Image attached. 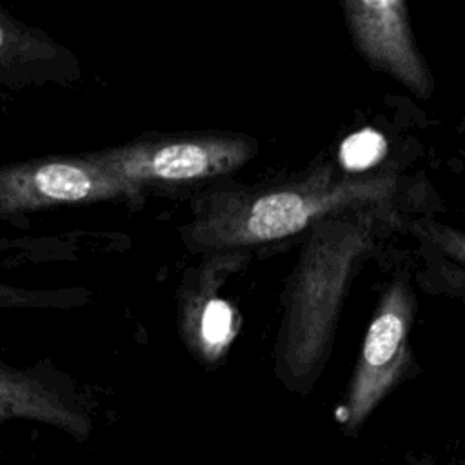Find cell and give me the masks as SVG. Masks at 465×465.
I'll list each match as a JSON object with an SVG mask.
<instances>
[{
    "instance_id": "obj_5",
    "label": "cell",
    "mask_w": 465,
    "mask_h": 465,
    "mask_svg": "<svg viewBox=\"0 0 465 465\" xmlns=\"http://www.w3.org/2000/svg\"><path fill=\"white\" fill-rule=\"evenodd\" d=\"M114 200L134 205L129 187L91 151L0 163V220Z\"/></svg>"
},
{
    "instance_id": "obj_6",
    "label": "cell",
    "mask_w": 465,
    "mask_h": 465,
    "mask_svg": "<svg viewBox=\"0 0 465 465\" xmlns=\"http://www.w3.org/2000/svg\"><path fill=\"white\" fill-rule=\"evenodd\" d=\"M252 252H209L191 267L176 291L178 334L207 371L222 365L242 329L240 311L220 294L229 274L251 262Z\"/></svg>"
},
{
    "instance_id": "obj_4",
    "label": "cell",
    "mask_w": 465,
    "mask_h": 465,
    "mask_svg": "<svg viewBox=\"0 0 465 465\" xmlns=\"http://www.w3.org/2000/svg\"><path fill=\"white\" fill-rule=\"evenodd\" d=\"M416 296L411 274L398 271L383 287L347 387L343 425L354 432L403 380L412 363L411 329Z\"/></svg>"
},
{
    "instance_id": "obj_7",
    "label": "cell",
    "mask_w": 465,
    "mask_h": 465,
    "mask_svg": "<svg viewBox=\"0 0 465 465\" xmlns=\"http://www.w3.org/2000/svg\"><path fill=\"white\" fill-rule=\"evenodd\" d=\"M31 421L85 441L96 425L94 403L80 385L49 361L15 367L0 360V429Z\"/></svg>"
},
{
    "instance_id": "obj_1",
    "label": "cell",
    "mask_w": 465,
    "mask_h": 465,
    "mask_svg": "<svg viewBox=\"0 0 465 465\" xmlns=\"http://www.w3.org/2000/svg\"><path fill=\"white\" fill-rule=\"evenodd\" d=\"M421 183L394 167L376 173L340 171L316 162L305 171L265 183L214 182L191 196V220L178 232L193 254L245 251L307 232L316 222L354 209L421 214Z\"/></svg>"
},
{
    "instance_id": "obj_11",
    "label": "cell",
    "mask_w": 465,
    "mask_h": 465,
    "mask_svg": "<svg viewBox=\"0 0 465 465\" xmlns=\"http://www.w3.org/2000/svg\"><path fill=\"white\" fill-rule=\"evenodd\" d=\"M89 300L91 292L84 287L25 289L0 282V309H69Z\"/></svg>"
},
{
    "instance_id": "obj_2",
    "label": "cell",
    "mask_w": 465,
    "mask_h": 465,
    "mask_svg": "<svg viewBox=\"0 0 465 465\" xmlns=\"http://www.w3.org/2000/svg\"><path fill=\"white\" fill-rule=\"evenodd\" d=\"M411 214L354 209L316 222L303 236L282 292L272 358L276 378L305 394L323 372L334 347L340 314L360 265L385 232L401 231Z\"/></svg>"
},
{
    "instance_id": "obj_8",
    "label": "cell",
    "mask_w": 465,
    "mask_h": 465,
    "mask_svg": "<svg viewBox=\"0 0 465 465\" xmlns=\"http://www.w3.org/2000/svg\"><path fill=\"white\" fill-rule=\"evenodd\" d=\"M341 9L347 33L361 58L418 98L429 100L434 93V78L416 45L407 4L401 0H345Z\"/></svg>"
},
{
    "instance_id": "obj_3",
    "label": "cell",
    "mask_w": 465,
    "mask_h": 465,
    "mask_svg": "<svg viewBox=\"0 0 465 465\" xmlns=\"http://www.w3.org/2000/svg\"><path fill=\"white\" fill-rule=\"evenodd\" d=\"M258 140L227 129L149 131L125 143L91 151L131 191L134 205L149 193L200 191L231 178L258 154Z\"/></svg>"
},
{
    "instance_id": "obj_10",
    "label": "cell",
    "mask_w": 465,
    "mask_h": 465,
    "mask_svg": "<svg viewBox=\"0 0 465 465\" xmlns=\"http://www.w3.org/2000/svg\"><path fill=\"white\" fill-rule=\"evenodd\" d=\"M401 232L416 242L418 285L429 294L465 303V231L429 214H411Z\"/></svg>"
},
{
    "instance_id": "obj_9",
    "label": "cell",
    "mask_w": 465,
    "mask_h": 465,
    "mask_svg": "<svg viewBox=\"0 0 465 465\" xmlns=\"http://www.w3.org/2000/svg\"><path fill=\"white\" fill-rule=\"evenodd\" d=\"M80 78V60L67 45L0 7V93Z\"/></svg>"
}]
</instances>
